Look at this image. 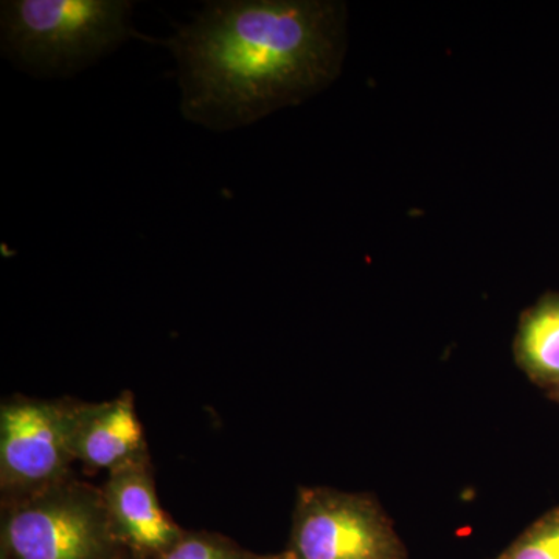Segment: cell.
Returning <instances> with one entry per match:
<instances>
[{"label": "cell", "instance_id": "30bf717a", "mask_svg": "<svg viewBox=\"0 0 559 559\" xmlns=\"http://www.w3.org/2000/svg\"><path fill=\"white\" fill-rule=\"evenodd\" d=\"M156 559H270L241 549L234 540L210 532H183L182 536Z\"/></svg>", "mask_w": 559, "mask_h": 559}, {"label": "cell", "instance_id": "277c9868", "mask_svg": "<svg viewBox=\"0 0 559 559\" xmlns=\"http://www.w3.org/2000/svg\"><path fill=\"white\" fill-rule=\"evenodd\" d=\"M282 559H407L392 521L369 495L326 487L297 492Z\"/></svg>", "mask_w": 559, "mask_h": 559}, {"label": "cell", "instance_id": "4fadbf2b", "mask_svg": "<svg viewBox=\"0 0 559 559\" xmlns=\"http://www.w3.org/2000/svg\"><path fill=\"white\" fill-rule=\"evenodd\" d=\"M0 559H7L5 555H2V557H0Z\"/></svg>", "mask_w": 559, "mask_h": 559}, {"label": "cell", "instance_id": "7c38bea8", "mask_svg": "<svg viewBox=\"0 0 559 559\" xmlns=\"http://www.w3.org/2000/svg\"><path fill=\"white\" fill-rule=\"evenodd\" d=\"M271 559H282V558H280V555H278V557H271Z\"/></svg>", "mask_w": 559, "mask_h": 559}, {"label": "cell", "instance_id": "7a4b0ae2", "mask_svg": "<svg viewBox=\"0 0 559 559\" xmlns=\"http://www.w3.org/2000/svg\"><path fill=\"white\" fill-rule=\"evenodd\" d=\"M130 0H7L2 55L38 79H68L139 36Z\"/></svg>", "mask_w": 559, "mask_h": 559}, {"label": "cell", "instance_id": "52a82bcc", "mask_svg": "<svg viewBox=\"0 0 559 559\" xmlns=\"http://www.w3.org/2000/svg\"><path fill=\"white\" fill-rule=\"evenodd\" d=\"M72 452L75 462L106 473L150 457L132 392L103 403L73 401Z\"/></svg>", "mask_w": 559, "mask_h": 559}, {"label": "cell", "instance_id": "5b68a950", "mask_svg": "<svg viewBox=\"0 0 559 559\" xmlns=\"http://www.w3.org/2000/svg\"><path fill=\"white\" fill-rule=\"evenodd\" d=\"M73 400L11 396L0 406V487L16 498L68 479Z\"/></svg>", "mask_w": 559, "mask_h": 559}, {"label": "cell", "instance_id": "9a60e30c", "mask_svg": "<svg viewBox=\"0 0 559 559\" xmlns=\"http://www.w3.org/2000/svg\"><path fill=\"white\" fill-rule=\"evenodd\" d=\"M270 559H271V557H270Z\"/></svg>", "mask_w": 559, "mask_h": 559}, {"label": "cell", "instance_id": "8992f818", "mask_svg": "<svg viewBox=\"0 0 559 559\" xmlns=\"http://www.w3.org/2000/svg\"><path fill=\"white\" fill-rule=\"evenodd\" d=\"M100 489L114 536L134 557L156 559L186 532L160 507L150 457L110 471Z\"/></svg>", "mask_w": 559, "mask_h": 559}, {"label": "cell", "instance_id": "9c48e42d", "mask_svg": "<svg viewBox=\"0 0 559 559\" xmlns=\"http://www.w3.org/2000/svg\"><path fill=\"white\" fill-rule=\"evenodd\" d=\"M492 559H559V507L538 518Z\"/></svg>", "mask_w": 559, "mask_h": 559}, {"label": "cell", "instance_id": "8fae6325", "mask_svg": "<svg viewBox=\"0 0 559 559\" xmlns=\"http://www.w3.org/2000/svg\"><path fill=\"white\" fill-rule=\"evenodd\" d=\"M547 393H549L551 400L557 401V403L559 404V385L558 388L549 390V392Z\"/></svg>", "mask_w": 559, "mask_h": 559}, {"label": "cell", "instance_id": "ba28073f", "mask_svg": "<svg viewBox=\"0 0 559 559\" xmlns=\"http://www.w3.org/2000/svg\"><path fill=\"white\" fill-rule=\"evenodd\" d=\"M514 359L530 381L549 390L559 385V293L540 297L521 316Z\"/></svg>", "mask_w": 559, "mask_h": 559}, {"label": "cell", "instance_id": "3957f363", "mask_svg": "<svg viewBox=\"0 0 559 559\" xmlns=\"http://www.w3.org/2000/svg\"><path fill=\"white\" fill-rule=\"evenodd\" d=\"M102 489L75 477L3 502L7 559H116Z\"/></svg>", "mask_w": 559, "mask_h": 559}, {"label": "cell", "instance_id": "5bb4252c", "mask_svg": "<svg viewBox=\"0 0 559 559\" xmlns=\"http://www.w3.org/2000/svg\"><path fill=\"white\" fill-rule=\"evenodd\" d=\"M116 559H119V557H117Z\"/></svg>", "mask_w": 559, "mask_h": 559}, {"label": "cell", "instance_id": "6da1fadb", "mask_svg": "<svg viewBox=\"0 0 559 559\" xmlns=\"http://www.w3.org/2000/svg\"><path fill=\"white\" fill-rule=\"evenodd\" d=\"M345 7L323 0H219L168 40L180 112L210 131L300 105L340 75Z\"/></svg>", "mask_w": 559, "mask_h": 559}]
</instances>
